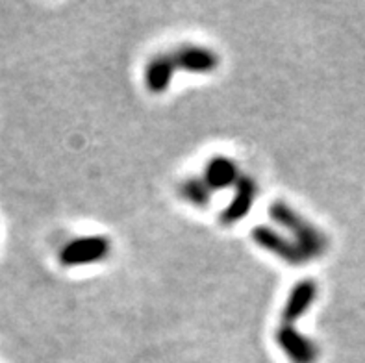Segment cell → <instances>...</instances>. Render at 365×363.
<instances>
[{
	"instance_id": "obj_1",
	"label": "cell",
	"mask_w": 365,
	"mask_h": 363,
	"mask_svg": "<svg viewBox=\"0 0 365 363\" xmlns=\"http://www.w3.org/2000/svg\"><path fill=\"white\" fill-rule=\"evenodd\" d=\"M269 217H271V221L277 223L280 228L287 232V235L301 247V250L308 256L310 262L327 254L330 247L329 235L321 228H317L314 223L308 221L304 215H301L295 208H292L284 200H274L269 206Z\"/></svg>"
},
{
	"instance_id": "obj_2",
	"label": "cell",
	"mask_w": 365,
	"mask_h": 363,
	"mask_svg": "<svg viewBox=\"0 0 365 363\" xmlns=\"http://www.w3.org/2000/svg\"><path fill=\"white\" fill-rule=\"evenodd\" d=\"M111 254V241L108 235H80L61 247L58 260L67 269L106 262Z\"/></svg>"
},
{
	"instance_id": "obj_3",
	"label": "cell",
	"mask_w": 365,
	"mask_h": 363,
	"mask_svg": "<svg viewBox=\"0 0 365 363\" xmlns=\"http://www.w3.org/2000/svg\"><path fill=\"white\" fill-rule=\"evenodd\" d=\"M252 241L258 245L262 250H267L269 254L277 256L278 260L286 262L287 265H304L310 262L308 256L301 250V247L289 237L287 234L278 232L277 228L269 225H259L252 230Z\"/></svg>"
},
{
	"instance_id": "obj_4",
	"label": "cell",
	"mask_w": 365,
	"mask_h": 363,
	"mask_svg": "<svg viewBox=\"0 0 365 363\" xmlns=\"http://www.w3.org/2000/svg\"><path fill=\"white\" fill-rule=\"evenodd\" d=\"M274 341L289 363H315L319 359V347L312 337L297 330L295 324L280 322L274 332Z\"/></svg>"
},
{
	"instance_id": "obj_5",
	"label": "cell",
	"mask_w": 365,
	"mask_h": 363,
	"mask_svg": "<svg viewBox=\"0 0 365 363\" xmlns=\"http://www.w3.org/2000/svg\"><path fill=\"white\" fill-rule=\"evenodd\" d=\"M176 69L191 74H210L217 71L221 65V58L217 52L212 51L210 46L195 45V43H184L171 51Z\"/></svg>"
},
{
	"instance_id": "obj_6",
	"label": "cell",
	"mask_w": 365,
	"mask_h": 363,
	"mask_svg": "<svg viewBox=\"0 0 365 363\" xmlns=\"http://www.w3.org/2000/svg\"><path fill=\"white\" fill-rule=\"evenodd\" d=\"M256 198H258V184L252 176L241 175L240 182L234 185V195L230 203L222 210L219 215V221L225 226H234L241 223L252 212Z\"/></svg>"
},
{
	"instance_id": "obj_7",
	"label": "cell",
	"mask_w": 365,
	"mask_h": 363,
	"mask_svg": "<svg viewBox=\"0 0 365 363\" xmlns=\"http://www.w3.org/2000/svg\"><path fill=\"white\" fill-rule=\"evenodd\" d=\"M317 295H319V285L314 278H302V280L297 282L287 295L286 302H284L280 322L282 324H295L299 319H302L306 313L310 312L312 306L317 300Z\"/></svg>"
},
{
	"instance_id": "obj_8",
	"label": "cell",
	"mask_w": 365,
	"mask_h": 363,
	"mask_svg": "<svg viewBox=\"0 0 365 363\" xmlns=\"http://www.w3.org/2000/svg\"><path fill=\"white\" fill-rule=\"evenodd\" d=\"M176 73H178V69H176L171 52L153 56L145 67V86L153 95H163L167 89L171 88Z\"/></svg>"
},
{
	"instance_id": "obj_9",
	"label": "cell",
	"mask_w": 365,
	"mask_h": 363,
	"mask_svg": "<svg viewBox=\"0 0 365 363\" xmlns=\"http://www.w3.org/2000/svg\"><path fill=\"white\" fill-rule=\"evenodd\" d=\"M240 165L228 156L210 158L202 173V180L212 191H225V189L234 188L240 182Z\"/></svg>"
},
{
	"instance_id": "obj_10",
	"label": "cell",
	"mask_w": 365,
	"mask_h": 363,
	"mask_svg": "<svg viewBox=\"0 0 365 363\" xmlns=\"http://www.w3.org/2000/svg\"><path fill=\"white\" fill-rule=\"evenodd\" d=\"M178 195L197 210H208V206L212 204L213 191L204 182L202 176H187L178 185Z\"/></svg>"
}]
</instances>
